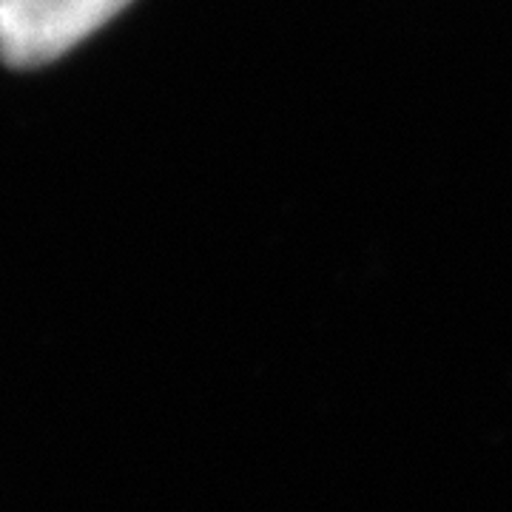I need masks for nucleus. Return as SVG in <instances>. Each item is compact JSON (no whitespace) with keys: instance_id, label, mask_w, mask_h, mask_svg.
Instances as JSON below:
<instances>
[{"instance_id":"obj_1","label":"nucleus","mask_w":512,"mask_h":512,"mask_svg":"<svg viewBox=\"0 0 512 512\" xmlns=\"http://www.w3.org/2000/svg\"><path fill=\"white\" fill-rule=\"evenodd\" d=\"M131 0H0V60L43 66L109 23Z\"/></svg>"}]
</instances>
